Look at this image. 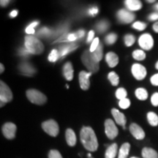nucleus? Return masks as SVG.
<instances>
[{"label": "nucleus", "instance_id": "1", "mask_svg": "<svg viewBox=\"0 0 158 158\" xmlns=\"http://www.w3.org/2000/svg\"><path fill=\"white\" fill-rule=\"evenodd\" d=\"M81 141L88 151L95 152L98 148V141L95 133L90 127H83L80 133Z\"/></svg>", "mask_w": 158, "mask_h": 158}, {"label": "nucleus", "instance_id": "2", "mask_svg": "<svg viewBox=\"0 0 158 158\" xmlns=\"http://www.w3.org/2000/svg\"><path fill=\"white\" fill-rule=\"evenodd\" d=\"M25 48L32 54H40L44 51V45L42 42L36 37L30 35L25 37Z\"/></svg>", "mask_w": 158, "mask_h": 158}, {"label": "nucleus", "instance_id": "3", "mask_svg": "<svg viewBox=\"0 0 158 158\" xmlns=\"http://www.w3.org/2000/svg\"><path fill=\"white\" fill-rule=\"evenodd\" d=\"M81 61L84 66L89 71V73H94L99 70V68H100L99 62L94 60L89 51H84L81 55Z\"/></svg>", "mask_w": 158, "mask_h": 158}, {"label": "nucleus", "instance_id": "4", "mask_svg": "<svg viewBox=\"0 0 158 158\" xmlns=\"http://www.w3.org/2000/svg\"><path fill=\"white\" fill-rule=\"evenodd\" d=\"M28 100L32 103L39 105H44L47 101V98L44 94L37 89H29L26 92Z\"/></svg>", "mask_w": 158, "mask_h": 158}, {"label": "nucleus", "instance_id": "5", "mask_svg": "<svg viewBox=\"0 0 158 158\" xmlns=\"http://www.w3.org/2000/svg\"><path fill=\"white\" fill-rule=\"evenodd\" d=\"M13 99V93H12L10 89L9 86L3 82L2 81H0V106L2 107L5 103L10 102Z\"/></svg>", "mask_w": 158, "mask_h": 158}, {"label": "nucleus", "instance_id": "6", "mask_svg": "<svg viewBox=\"0 0 158 158\" xmlns=\"http://www.w3.org/2000/svg\"><path fill=\"white\" fill-rule=\"evenodd\" d=\"M43 130L52 137H56L59 134V127L56 121L53 119L47 120L42 123Z\"/></svg>", "mask_w": 158, "mask_h": 158}, {"label": "nucleus", "instance_id": "7", "mask_svg": "<svg viewBox=\"0 0 158 158\" xmlns=\"http://www.w3.org/2000/svg\"><path fill=\"white\" fill-rule=\"evenodd\" d=\"M105 133L107 137L110 140L115 138L118 134V128L116 127V124L112 119H106L105 122Z\"/></svg>", "mask_w": 158, "mask_h": 158}, {"label": "nucleus", "instance_id": "8", "mask_svg": "<svg viewBox=\"0 0 158 158\" xmlns=\"http://www.w3.org/2000/svg\"><path fill=\"white\" fill-rule=\"evenodd\" d=\"M138 43L139 45L144 50H151L153 48L154 45V40L151 35L146 33V34L142 35L138 39Z\"/></svg>", "mask_w": 158, "mask_h": 158}, {"label": "nucleus", "instance_id": "9", "mask_svg": "<svg viewBox=\"0 0 158 158\" xmlns=\"http://www.w3.org/2000/svg\"><path fill=\"white\" fill-rule=\"evenodd\" d=\"M117 18L118 21L123 23H130L135 19V15L131 11L128 10L122 9L118 11Z\"/></svg>", "mask_w": 158, "mask_h": 158}, {"label": "nucleus", "instance_id": "10", "mask_svg": "<svg viewBox=\"0 0 158 158\" xmlns=\"http://www.w3.org/2000/svg\"><path fill=\"white\" fill-rule=\"evenodd\" d=\"M131 71L133 76L138 81L143 80L147 76V70H146L145 67L140 64H138V63L134 64L132 66Z\"/></svg>", "mask_w": 158, "mask_h": 158}, {"label": "nucleus", "instance_id": "11", "mask_svg": "<svg viewBox=\"0 0 158 158\" xmlns=\"http://www.w3.org/2000/svg\"><path fill=\"white\" fill-rule=\"evenodd\" d=\"M16 125L12 122H7L2 127V133L7 139H13L15 136Z\"/></svg>", "mask_w": 158, "mask_h": 158}, {"label": "nucleus", "instance_id": "12", "mask_svg": "<svg viewBox=\"0 0 158 158\" xmlns=\"http://www.w3.org/2000/svg\"><path fill=\"white\" fill-rule=\"evenodd\" d=\"M92 73H87L85 71H81L79 73V84L81 88L83 90H87L90 86L89 77L92 76Z\"/></svg>", "mask_w": 158, "mask_h": 158}, {"label": "nucleus", "instance_id": "13", "mask_svg": "<svg viewBox=\"0 0 158 158\" xmlns=\"http://www.w3.org/2000/svg\"><path fill=\"white\" fill-rule=\"evenodd\" d=\"M130 132L133 136L137 140H142L145 138V132L135 123H132L130 126Z\"/></svg>", "mask_w": 158, "mask_h": 158}, {"label": "nucleus", "instance_id": "14", "mask_svg": "<svg viewBox=\"0 0 158 158\" xmlns=\"http://www.w3.org/2000/svg\"><path fill=\"white\" fill-rule=\"evenodd\" d=\"M111 114L113 115L114 119L116 123L119 125H122L123 129H125V124L127 122V119H126L125 116L124 115L122 112H120L119 110L116 109V108H113L111 110Z\"/></svg>", "mask_w": 158, "mask_h": 158}, {"label": "nucleus", "instance_id": "15", "mask_svg": "<svg viewBox=\"0 0 158 158\" xmlns=\"http://www.w3.org/2000/svg\"><path fill=\"white\" fill-rule=\"evenodd\" d=\"M19 70L22 73V74L26 75L27 76H33L36 72L33 66L27 62H23L19 65Z\"/></svg>", "mask_w": 158, "mask_h": 158}, {"label": "nucleus", "instance_id": "16", "mask_svg": "<svg viewBox=\"0 0 158 158\" xmlns=\"http://www.w3.org/2000/svg\"><path fill=\"white\" fill-rule=\"evenodd\" d=\"M124 3L128 10L131 12L139 10L142 7V3L139 0H127L124 2Z\"/></svg>", "mask_w": 158, "mask_h": 158}, {"label": "nucleus", "instance_id": "17", "mask_svg": "<svg viewBox=\"0 0 158 158\" xmlns=\"http://www.w3.org/2000/svg\"><path fill=\"white\" fill-rule=\"evenodd\" d=\"M77 47L78 46L75 43H68V44L62 45V46L59 47V50L58 51L59 57L65 56L67 54L70 53V51H74Z\"/></svg>", "mask_w": 158, "mask_h": 158}, {"label": "nucleus", "instance_id": "18", "mask_svg": "<svg viewBox=\"0 0 158 158\" xmlns=\"http://www.w3.org/2000/svg\"><path fill=\"white\" fill-rule=\"evenodd\" d=\"M73 73L74 70L73 68L72 63L70 62H68L63 67V73L66 80L71 81L73 78Z\"/></svg>", "mask_w": 158, "mask_h": 158}, {"label": "nucleus", "instance_id": "19", "mask_svg": "<svg viewBox=\"0 0 158 158\" xmlns=\"http://www.w3.org/2000/svg\"><path fill=\"white\" fill-rule=\"evenodd\" d=\"M65 138H66L67 143L70 147H74L76 144V135L75 132L70 128L67 129L65 133Z\"/></svg>", "mask_w": 158, "mask_h": 158}, {"label": "nucleus", "instance_id": "20", "mask_svg": "<svg viewBox=\"0 0 158 158\" xmlns=\"http://www.w3.org/2000/svg\"><path fill=\"white\" fill-rule=\"evenodd\" d=\"M106 60L110 68H114L118 63V57L115 53L109 52L106 54Z\"/></svg>", "mask_w": 158, "mask_h": 158}, {"label": "nucleus", "instance_id": "21", "mask_svg": "<svg viewBox=\"0 0 158 158\" xmlns=\"http://www.w3.org/2000/svg\"><path fill=\"white\" fill-rule=\"evenodd\" d=\"M118 146L116 143H112L107 148L105 154V158H115L117 154Z\"/></svg>", "mask_w": 158, "mask_h": 158}, {"label": "nucleus", "instance_id": "22", "mask_svg": "<svg viewBox=\"0 0 158 158\" xmlns=\"http://www.w3.org/2000/svg\"><path fill=\"white\" fill-rule=\"evenodd\" d=\"M142 157L143 158H158V154L152 148L145 147L142 149Z\"/></svg>", "mask_w": 158, "mask_h": 158}, {"label": "nucleus", "instance_id": "23", "mask_svg": "<svg viewBox=\"0 0 158 158\" xmlns=\"http://www.w3.org/2000/svg\"><path fill=\"white\" fill-rule=\"evenodd\" d=\"M130 149V144L129 143H124L120 148L118 151V158H127L129 155Z\"/></svg>", "mask_w": 158, "mask_h": 158}, {"label": "nucleus", "instance_id": "24", "mask_svg": "<svg viewBox=\"0 0 158 158\" xmlns=\"http://www.w3.org/2000/svg\"><path fill=\"white\" fill-rule=\"evenodd\" d=\"M102 48H103V46H102V44L100 43L99 46L97 48V49L94 52L91 53V55H92V57L94 59V60H95L96 62H99L100 61H101L102 59V54H103V52H102Z\"/></svg>", "mask_w": 158, "mask_h": 158}, {"label": "nucleus", "instance_id": "25", "mask_svg": "<svg viewBox=\"0 0 158 158\" xmlns=\"http://www.w3.org/2000/svg\"><path fill=\"white\" fill-rule=\"evenodd\" d=\"M147 119L149 123L153 127L158 125V116L154 112H149L147 114Z\"/></svg>", "mask_w": 158, "mask_h": 158}, {"label": "nucleus", "instance_id": "26", "mask_svg": "<svg viewBox=\"0 0 158 158\" xmlns=\"http://www.w3.org/2000/svg\"><path fill=\"white\" fill-rule=\"evenodd\" d=\"M135 96L138 100H145L148 98V92L145 89L138 88L135 90Z\"/></svg>", "mask_w": 158, "mask_h": 158}, {"label": "nucleus", "instance_id": "27", "mask_svg": "<svg viewBox=\"0 0 158 158\" xmlns=\"http://www.w3.org/2000/svg\"><path fill=\"white\" fill-rule=\"evenodd\" d=\"M108 78L110 81V82L111 83L112 86H117L118 83H119V78H118V76L115 72H110L108 74Z\"/></svg>", "mask_w": 158, "mask_h": 158}, {"label": "nucleus", "instance_id": "28", "mask_svg": "<svg viewBox=\"0 0 158 158\" xmlns=\"http://www.w3.org/2000/svg\"><path fill=\"white\" fill-rule=\"evenodd\" d=\"M133 57L138 61H142L146 58V54L142 50H135L133 52Z\"/></svg>", "mask_w": 158, "mask_h": 158}, {"label": "nucleus", "instance_id": "29", "mask_svg": "<svg viewBox=\"0 0 158 158\" xmlns=\"http://www.w3.org/2000/svg\"><path fill=\"white\" fill-rule=\"evenodd\" d=\"M109 28V23L107 21H102L99 22L97 25V29L100 33L104 32Z\"/></svg>", "mask_w": 158, "mask_h": 158}, {"label": "nucleus", "instance_id": "30", "mask_svg": "<svg viewBox=\"0 0 158 158\" xmlns=\"http://www.w3.org/2000/svg\"><path fill=\"white\" fill-rule=\"evenodd\" d=\"M127 95V91H126L125 89L118 88V89L116 91V98L118 99L119 100L127 98H126Z\"/></svg>", "mask_w": 158, "mask_h": 158}, {"label": "nucleus", "instance_id": "31", "mask_svg": "<svg viewBox=\"0 0 158 158\" xmlns=\"http://www.w3.org/2000/svg\"><path fill=\"white\" fill-rule=\"evenodd\" d=\"M135 37L133 35L128 34L124 36V43H125L126 46H132L134 44V43H135Z\"/></svg>", "mask_w": 158, "mask_h": 158}, {"label": "nucleus", "instance_id": "32", "mask_svg": "<svg viewBox=\"0 0 158 158\" xmlns=\"http://www.w3.org/2000/svg\"><path fill=\"white\" fill-rule=\"evenodd\" d=\"M117 40V35L115 33H110L106 37V43L108 45H112L116 42Z\"/></svg>", "mask_w": 158, "mask_h": 158}, {"label": "nucleus", "instance_id": "33", "mask_svg": "<svg viewBox=\"0 0 158 158\" xmlns=\"http://www.w3.org/2000/svg\"><path fill=\"white\" fill-rule=\"evenodd\" d=\"M59 52L56 49H53L48 55V60L51 62H55L59 59Z\"/></svg>", "mask_w": 158, "mask_h": 158}, {"label": "nucleus", "instance_id": "34", "mask_svg": "<svg viewBox=\"0 0 158 158\" xmlns=\"http://www.w3.org/2000/svg\"><path fill=\"white\" fill-rule=\"evenodd\" d=\"M133 27L138 31H143L147 28V23L141 22V21H136L133 24Z\"/></svg>", "mask_w": 158, "mask_h": 158}, {"label": "nucleus", "instance_id": "35", "mask_svg": "<svg viewBox=\"0 0 158 158\" xmlns=\"http://www.w3.org/2000/svg\"><path fill=\"white\" fill-rule=\"evenodd\" d=\"M118 106H119V107L122 108V109H127V108H129L130 106V100L127 98L119 100Z\"/></svg>", "mask_w": 158, "mask_h": 158}, {"label": "nucleus", "instance_id": "36", "mask_svg": "<svg viewBox=\"0 0 158 158\" xmlns=\"http://www.w3.org/2000/svg\"><path fill=\"white\" fill-rule=\"evenodd\" d=\"M48 158H63L58 150L52 149L49 152Z\"/></svg>", "mask_w": 158, "mask_h": 158}, {"label": "nucleus", "instance_id": "37", "mask_svg": "<svg viewBox=\"0 0 158 158\" xmlns=\"http://www.w3.org/2000/svg\"><path fill=\"white\" fill-rule=\"evenodd\" d=\"M99 45H100V40H99V38H94V40L92 41V44H91V46H90V49H89V51L91 53L94 52V51L96 50L97 48L99 46Z\"/></svg>", "mask_w": 158, "mask_h": 158}, {"label": "nucleus", "instance_id": "38", "mask_svg": "<svg viewBox=\"0 0 158 158\" xmlns=\"http://www.w3.org/2000/svg\"><path fill=\"white\" fill-rule=\"evenodd\" d=\"M151 102L154 106H158V92L152 94L151 98Z\"/></svg>", "mask_w": 158, "mask_h": 158}, {"label": "nucleus", "instance_id": "39", "mask_svg": "<svg viewBox=\"0 0 158 158\" xmlns=\"http://www.w3.org/2000/svg\"><path fill=\"white\" fill-rule=\"evenodd\" d=\"M50 33H51V31L49 30L48 28H45H45L41 29L39 31L38 34L40 35H42V36H46V35H50Z\"/></svg>", "mask_w": 158, "mask_h": 158}, {"label": "nucleus", "instance_id": "40", "mask_svg": "<svg viewBox=\"0 0 158 158\" xmlns=\"http://www.w3.org/2000/svg\"><path fill=\"white\" fill-rule=\"evenodd\" d=\"M150 81H151L152 84L154 85V86H158V73L152 76L151 79H150Z\"/></svg>", "mask_w": 158, "mask_h": 158}, {"label": "nucleus", "instance_id": "41", "mask_svg": "<svg viewBox=\"0 0 158 158\" xmlns=\"http://www.w3.org/2000/svg\"><path fill=\"white\" fill-rule=\"evenodd\" d=\"M148 19H149V20H150V21H157V20H158V12L152 13L151 15H149Z\"/></svg>", "mask_w": 158, "mask_h": 158}, {"label": "nucleus", "instance_id": "42", "mask_svg": "<svg viewBox=\"0 0 158 158\" xmlns=\"http://www.w3.org/2000/svg\"><path fill=\"white\" fill-rule=\"evenodd\" d=\"M67 39H68V41H69V42H73L77 39V36L75 34H70L68 35Z\"/></svg>", "mask_w": 158, "mask_h": 158}, {"label": "nucleus", "instance_id": "43", "mask_svg": "<svg viewBox=\"0 0 158 158\" xmlns=\"http://www.w3.org/2000/svg\"><path fill=\"white\" fill-rule=\"evenodd\" d=\"M94 31H90L89 32V35H88V37H87V40H86V42L87 43H90L91 41L94 38Z\"/></svg>", "mask_w": 158, "mask_h": 158}, {"label": "nucleus", "instance_id": "44", "mask_svg": "<svg viewBox=\"0 0 158 158\" xmlns=\"http://www.w3.org/2000/svg\"><path fill=\"white\" fill-rule=\"evenodd\" d=\"M98 7H93V8L89 10V13L90 15H95L96 14H98Z\"/></svg>", "mask_w": 158, "mask_h": 158}, {"label": "nucleus", "instance_id": "45", "mask_svg": "<svg viewBox=\"0 0 158 158\" xmlns=\"http://www.w3.org/2000/svg\"><path fill=\"white\" fill-rule=\"evenodd\" d=\"M26 32L29 35H32L35 33V29L34 28H31L30 27H28L27 29H26Z\"/></svg>", "mask_w": 158, "mask_h": 158}, {"label": "nucleus", "instance_id": "46", "mask_svg": "<svg viewBox=\"0 0 158 158\" xmlns=\"http://www.w3.org/2000/svg\"><path fill=\"white\" fill-rule=\"evenodd\" d=\"M20 52H21V55H22V56H28V55L30 54V53H29V51L27 50V49H23V48L21 49Z\"/></svg>", "mask_w": 158, "mask_h": 158}, {"label": "nucleus", "instance_id": "47", "mask_svg": "<svg viewBox=\"0 0 158 158\" xmlns=\"http://www.w3.org/2000/svg\"><path fill=\"white\" fill-rule=\"evenodd\" d=\"M84 30H80L78 31V33H77V37H79V38H81V37H83L84 36Z\"/></svg>", "mask_w": 158, "mask_h": 158}, {"label": "nucleus", "instance_id": "48", "mask_svg": "<svg viewBox=\"0 0 158 158\" xmlns=\"http://www.w3.org/2000/svg\"><path fill=\"white\" fill-rule=\"evenodd\" d=\"M0 5H1L2 7H5L6 5H7L9 4V1H7V0H2L1 2H0Z\"/></svg>", "mask_w": 158, "mask_h": 158}, {"label": "nucleus", "instance_id": "49", "mask_svg": "<svg viewBox=\"0 0 158 158\" xmlns=\"http://www.w3.org/2000/svg\"><path fill=\"white\" fill-rule=\"evenodd\" d=\"M153 29H154V31H155V32L158 33V21H157V22H156L155 23H154Z\"/></svg>", "mask_w": 158, "mask_h": 158}, {"label": "nucleus", "instance_id": "50", "mask_svg": "<svg viewBox=\"0 0 158 158\" xmlns=\"http://www.w3.org/2000/svg\"><path fill=\"white\" fill-rule=\"evenodd\" d=\"M17 15H18V11L17 10H13L10 13V17H12V18H15Z\"/></svg>", "mask_w": 158, "mask_h": 158}, {"label": "nucleus", "instance_id": "51", "mask_svg": "<svg viewBox=\"0 0 158 158\" xmlns=\"http://www.w3.org/2000/svg\"><path fill=\"white\" fill-rule=\"evenodd\" d=\"M37 24H39V22H37V21H35V22L31 23V24L29 26V27H31V28H35V27H36V26H37Z\"/></svg>", "mask_w": 158, "mask_h": 158}, {"label": "nucleus", "instance_id": "52", "mask_svg": "<svg viewBox=\"0 0 158 158\" xmlns=\"http://www.w3.org/2000/svg\"><path fill=\"white\" fill-rule=\"evenodd\" d=\"M4 70H5V67H4V65L2 64H0V73H2Z\"/></svg>", "mask_w": 158, "mask_h": 158}, {"label": "nucleus", "instance_id": "53", "mask_svg": "<svg viewBox=\"0 0 158 158\" xmlns=\"http://www.w3.org/2000/svg\"><path fill=\"white\" fill-rule=\"evenodd\" d=\"M155 7L156 10H157V11H158V3H157V4H156V5H155V7Z\"/></svg>", "mask_w": 158, "mask_h": 158}, {"label": "nucleus", "instance_id": "54", "mask_svg": "<svg viewBox=\"0 0 158 158\" xmlns=\"http://www.w3.org/2000/svg\"><path fill=\"white\" fill-rule=\"evenodd\" d=\"M155 68H156V69H157V70H158V62H157V63H156Z\"/></svg>", "mask_w": 158, "mask_h": 158}, {"label": "nucleus", "instance_id": "55", "mask_svg": "<svg viewBox=\"0 0 158 158\" xmlns=\"http://www.w3.org/2000/svg\"><path fill=\"white\" fill-rule=\"evenodd\" d=\"M147 2H155V0H152V1H147Z\"/></svg>", "mask_w": 158, "mask_h": 158}, {"label": "nucleus", "instance_id": "56", "mask_svg": "<svg viewBox=\"0 0 158 158\" xmlns=\"http://www.w3.org/2000/svg\"><path fill=\"white\" fill-rule=\"evenodd\" d=\"M130 158H138V157H130Z\"/></svg>", "mask_w": 158, "mask_h": 158}]
</instances>
